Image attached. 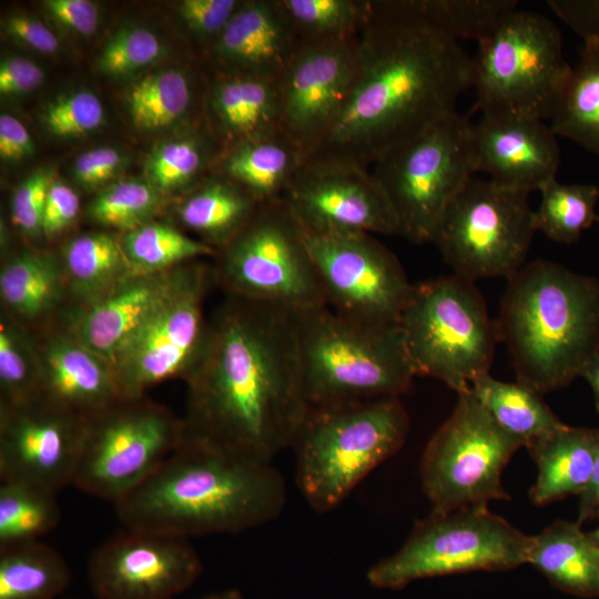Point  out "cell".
I'll list each match as a JSON object with an SVG mask.
<instances>
[{
    "label": "cell",
    "instance_id": "cell-37",
    "mask_svg": "<svg viewBox=\"0 0 599 599\" xmlns=\"http://www.w3.org/2000/svg\"><path fill=\"white\" fill-rule=\"evenodd\" d=\"M302 44L357 35L368 0H277Z\"/></svg>",
    "mask_w": 599,
    "mask_h": 599
},
{
    "label": "cell",
    "instance_id": "cell-23",
    "mask_svg": "<svg viewBox=\"0 0 599 599\" xmlns=\"http://www.w3.org/2000/svg\"><path fill=\"white\" fill-rule=\"evenodd\" d=\"M173 274L133 273L90 301L73 324L72 338L110 367L118 353L166 291Z\"/></svg>",
    "mask_w": 599,
    "mask_h": 599
},
{
    "label": "cell",
    "instance_id": "cell-3",
    "mask_svg": "<svg viewBox=\"0 0 599 599\" xmlns=\"http://www.w3.org/2000/svg\"><path fill=\"white\" fill-rule=\"evenodd\" d=\"M285 504V480L273 464L189 440L114 502L128 529L187 539L263 526L276 519Z\"/></svg>",
    "mask_w": 599,
    "mask_h": 599
},
{
    "label": "cell",
    "instance_id": "cell-19",
    "mask_svg": "<svg viewBox=\"0 0 599 599\" xmlns=\"http://www.w3.org/2000/svg\"><path fill=\"white\" fill-rule=\"evenodd\" d=\"M281 200L307 230L398 235L384 192L358 165L305 160Z\"/></svg>",
    "mask_w": 599,
    "mask_h": 599
},
{
    "label": "cell",
    "instance_id": "cell-44",
    "mask_svg": "<svg viewBox=\"0 0 599 599\" xmlns=\"http://www.w3.org/2000/svg\"><path fill=\"white\" fill-rule=\"evenodd\" d=\"M104 120L100 99L80 90L51 101L42 114L45 129L60 138H77L97 130Z\"/></svg>",
    "mask_w": 599,
    "mask_h": 599
},
{
    "label": "cell",
    "instance_id": "cell-33",
    "mask_svg": "<svg viewBox=\"0 0 599 599\" xmlns=\"http://www.w3.org/2000/svg\"><path fill=\"white\" fill-rule=\"evenodd\" d=\"M540 202L534 211L536 231L562 244L576 242L583 231L599 222L596 205L599 187L595 184H561L549 180L540 190Z\"/></svg>",
    "mask_w": 599,
    "mask_h": 599
},
{
    "label": "cell",
    "instance_id": "cell-36",
    "mask_svg": "<svg viewBox=\"0 0 599 599\" xmlns=\"http://www.w3.org/2000/svg\"><path fill=\"white\" fill-rule=\"evenodd\" d=\"M61 518L57 494L17 483L0 485V549L38 540Z\"/></svg>",
    "mask_w": 599,
    "mask_h": 599
},
{
    "label": "cell",
    "instance_id": "cell-29",
    "mask_svg": "<svg viewBox=\"0 0 599 599\" xmlns=\"http://www.w3.org/2000/svg\"><path fill=\"white\" fill-rule=\"evenodd\" d=\"M260 204L238 185L216 174L184 200L179 215L184 225L204 235L217 252L247 224Z\"/></svg>",
    "mask_w": 599,
    "mask_h": 599
},
{
    "label": "cell",
    "instance_id": "cell-34",
    "mask_svg": "<svg viewBox=\"0 0 599 599\" xmlns=\"http://www.w3.org/2000/svg\"><path fill=\"white\" fill-rule=\"evenodd\" d=\"M68 274L78 292L92 301L134 271L122 245L105 233L81 235L64 252Z\"/></svg>",
    "mask_w": 599,
    "mask_h": 599
},
{
    "label": "cell",
    "instance_id": "cell-50",
    "mask_svg": "<svg viewBox=\"0 0 599 599\" xmlns=\"http://www.w3.org/2000/svg\"><path fill=\"white\" fill-rule=\"evenodd\" d=\"M43 7L61 26L82 35L95 32L99 24L97 6L88 0H47Z\"/></svg>",
    "mask_w": 599,
    "mask_h": 599
},
{
    "label": "cell",
    "instance_id": "cell-9",
    "mask_svg": "<svg viewBox=\"0 0 599 599\" xmlns=\"http://www.w3.org/2000/svg\"><path fill=\"white\" fill-rule=\"evenodd\" d=\"M471 128L456 111L370 165L394 213L398 236L415 244L433 242L447 207L476 173Z\"/></svg>",
    "mask_w": 599,
    "mask_h": 599
},
{
    "label": "cell",
    "instance_id": "cell-46",
    "mask_svg": "<svg viewBox=\"0 0 599 599\" xmlns=\"http://www.w3.org/2000/svg\"><path fill=\"white\" fill-rule=\"evenodd\" d=\"M52 181L49 171L38 170L14 191L12 220L23 232L32 234L41 231L45 200Z\"/></svg>",
    "mask_w": 599,
    "mask_h": 599
},
{
    "label": "cell",
    "instance_id": "cell-20",
    "mask_svg": "<svg viewBox=\"0 0 599 599\" xmlns=\"http://www.w3.org/2000/svg\"><path fill=\"white\" fill-rule=\"evenodd\" d=\"M357 35L302 44L278 80L282 132L306 158L337 119L352 81Z\"/></svg>",
    "mask_w": 599,
    "mask_h": 599
},
{
    "label": "cell",
    "instance_id": "cell-15",
    "mask_svg": "<svg viewBox=\"0 0 599 599\" xmlns=\"http://www.w3.org/2000/svg\"><path fill=\"white\" fill-rule=\"evenodd\" d=\"M206 281L202 265L174 271L160 301L111 365L121 399L141 398L145 389L171 377L189 378L209 331L202 317Z\"/></svg>",
    "mask_w": 599,
    "mask_h": 599
},
{
    "label": "cell",
    "instance_id": "cell-16",
    "mask_svg": "<svg viewBox=\"0 0 599 599\" xmlns=\"http://www.w3.org/2000/svg\"><path fill=\"white\" fill-rule=\"evenodd\" d=\"M301 229L333 312L364 324L398 323L413 284L388 247L365 232Z\"/></svg>",
    "mask_w": 599,
    "mask_h": 599
},
{
    "label": "cell",
    "instance_id": "cell-5",
    "mask_svg": "<svg viewBox=\"0 0 599 599\" xmlns=\"http://www.w3.org/2000/svg\"><path fill=\"white\" fill-rule=\"evenodd\" d=\"M309 406H335L408 390L416 373L402 329L345 318L324 306L293 313Z\"/></svg>",
    "mask_w": 599,
    "mask_h": 599
},
{
    "label": "cell",
    "instance_id": "cell-56",
    "mask_svg": "<svg viewBox=\"0 0 599 599\" xmlns=\"http://www.w3.org/2000/svg\"><path fill=\"white\" fill-rule=\"evenodd\" d=\"M197 599H245V597L238 589L229 588V589L207 593Z\"/></svg>",
    "mask_w": 599,
    "mask_h": 599
},
{
    "label": "cell",
    "instance_id": "cell-57",
    "mask_svg": "<svg viewBox=\"0 0 599 599\" xmlns=\"http://www.w3.org/2000/svg\"><path fill=\"white\" fill-rule=\"evenodd\" d=\"M598 514H599V511H598ZM590 536L596 541V544L599 546V528L596 529L593 532H591Z\"/></svg>",
    "mask_w": 599,
    "mask_h": 599
},
{
    "label": "cell",
    "instance_id": "cell-32",
    "mask_svg": "<svg viewBox=\"0 0 599 599\" xmlns=\"http://www.w3.org/2000/svg\"><path fill=\"white\" fill-rule=\"evenodd\" d=\"M70 582L65 559L39 540L0 549V599H57Z\"/></svg>",
    "mask_w": 599,
    "mask_h": 599
},
{
    "label": "cell",
    "instance_id": "cell-45",
    "mask_svg": "<svg viewBox=\"0 0 599 599\" xmlns=\"http://www.w3.org/2000/svg\"><path fill=\"white\" fill-rule=\"evenodd\" d=\"M242 1L184 0L179 13L190 32L212 47ZM210 47V49H211Z\"/></svg>",
    "mask_w": 599,
    "mask_h": 599
},
{
    "label": "cell",
    "instance_id": "cell-8",
    "mask_svg": "<svg viewBox=\"0 0 599 599\" xmlns=\"http://www.w3.org/2000/svg\"><path fill=\"white\" fill-rule=\"evenodd\" d=\"M398 325L416 376L458 394L489 373L498 337L475 282L451 274L413 284Z\"/></svg>",
    "mask_w": 599,
    "mask_h": 599
},
{
    "label": "cell",
    "instance_id": "cell-30",
    "mask_svg": "<svg viewBox=\"0 0 599 599\" xmlns=\"http://www.w3.org/2000/svg\"><path fill=\"white\" fill-rule=\"evenodd\" d=\"M550 120L557 136L599 154V41L583 40L579 62Z\"/></svg>",
    "mask_w": 599,
    "mask_h": 599
},
{
    "label": "cell",
    "instance_id": "cell-25",
    "mask_svg": "<svg viewBox=\"0 0 599 599\" xmlns=\"http://www.w3.org/2000/svg\"><path fill=\"white\" fill-rule=\"evenodd\" d=\"M206 106L225 150L282 132L278 81L216 74Z\"/></svg>",
    "mask_w": 599,
    "mask_h": 599
},
{
    "label": "cell",
    "instance_id": "cell-22",
    "mask_svg": "<svg viewBox=\"0 0 599 599\" xmlns=\"http://www.w3.org/2000/svg\"><path fill=\"white\" fill-rule=\"evenodd\" d=\"M302 47L277 0L242 1L210 51L220 74L278 81Z\"/></svg>",
    "mask_w": 599,
    "mask_h": 599
},
{
    "label": "cell",
    "instance_id": "cell-52",
    "mask_svg": "<svg viewBox=\"0 0 599 599\" xmlns=\"http://www.w3.org/2000/svg\"><path fill=\"white\" fill-rule=\"evenodd\" d=\"M44 79L43 70L23 57H10L0 64V92L4 95L28 93Z\"/></svg>",
    "mask_w": 599,
    "mask_h": 599
},
{
    "label": "cell",
    "instance_id": "cell-35",
    "mask_svg": "<svg viewBox=\"0 0 599 599\" xmlns=\"http://www.w3.org/2000/svg\"><path fill=\"white\" fill-rule=\"evenodd\" d=\"M193 103L189 75L179 69H165L136 81L128 93L130 115L136 128L163 129L185 116Z\"/></svg>",
    "mask_w": 599,
    "mask_h": 599
},
{
    "label": "cell",
    "instance_id": "cell-43",
    "mask_svg": "<svg viewBox=\"0 0 599 599\" xmlns=\"http://www.w3.org/2000/svg\"><path fill=\"white\" fill-rule=\"evenodd\" d=\"M161 52L160 39L152 31L140 27L124 28L104 44L99 67L106 74L124 75L154 62Z\"/></svg>",
    "mask_w": 599,
    "mask_h": 599
},
{
    "label": "cell",
    "instance_id": "cell-51",
    "mask_svg": "<svg viewBox=\"0 0 599 599\" xmlns=\"http://www.w3.org/2000/svg\"><path fill=\"white\" fill-rule=\"evenodd\" d=\"M4 31L14 40L42 52L54 53L60 44L53 32L39 19L27 14H12L4 21Z\"/></svg>",
    "mask_w": 599,
    "mask_h": 599
},
{
    "label": "cell",
    "instance_id": "cell-47",
    "mask_svg": "<svg viewBox=\"0 0 599 599\" xmlns=\"http://www.w3.org/2000/svg\"><path fill=\"white\" fill-rule=\"evenodd\" d=\"M122 165L121 153L112 148H97L74 161L73 175L85 187H95L115 175Z\"/></svg>",
    "mask_w": 599,
    "mask_h": 599
},
{
    "label": "cell",
    "instance_id": "cell-18",
    "mask_svg": "<svg viewBox=\"0 0 599 599\" xmlns=\"http://www.w3.org/2000/svg\"><path fill=\"white\" fill-rule=\"evenodd\" d=\"M85 416L44 398L2 406L0 480L57 494L73 484Z\"/></svg>",
    "mask_w": 599,
    "mask_h": 599
},
{
    "label": "cell",
    "instance_id": "cell-54",
    "mask_svg": "<svg viewBox=\"0 0 599 599\" xmlns=\"http://www.w3.org/2000/svg\"><path fill=\"white\" fill-rule=\"evenodd\" d=\"M580 496L579 522L595 516L599 510V450L590 481Z\"/></svg>",
    "mask_w": 599,
    "mask_h": 599
},
{
    "label": "cell",
    "instance_id": "cell-27",
    "mask_svg": "<svg viewBox=\"0 0 599 599\" xmlns=\"http://www.w3.org/2000/svg\"><path fill=\"white\" fill-rule=\"evenodd\" d=\"M305 160L306 153L280 132L224 150L215 165L216 173L265 203L282 199Z\"/></svg>",
    "mask_w": 599,
    "mask_h": 599
},
{
    "label": "cell",
    "instance_id": "cell-55",
    "mask_svg": "<svg viewBox=\"0 0 599 599\" xmlns=\"http://www.w3.org/2000/svg\"><path fill=\"white\" fill-rule=\"evenodd\" d=\"M581 376L590 384L599 408V355L587 365Z\"/></svg>",
    "mask_w": 599,
    "mask_h": 599
},
{
    "label": "cell",
    "instance_id": "cell-14",
    "mask_svg": "<svg viewBox=\"0 0 599 599\" xmlns=\"http://www.w3.org/2000/svg\"><path fill=\"white\" fill-rule=\"evenodd\" d=\"M184 424L141 398L119 399L85 416L72 486L115 502L184 441Z\"/></svg>",
    "mask_w": 599,
    "mask_h": 599
},
{
    "label": "cell",
    "instance_id": "cell-7",
    "mask_svg": "<svg viewBox=\"0 0 599 599\" xmlns=\"http://www.w3.org/2000/svg\"><path fill=\"white\" fill-rule=\"evenodd\" d=\"M471 59L476 108L497 119H550L572 71L558 27L517 9L477 42Z\"/></svg>",
    "mask_w": 599,
    "mask_h": 599
},
{
    "label": "cell",
    "instance_id": "cell-11",
    "mask_svg": "<svg viewBox=\"0 0 599 599\" xmlns=\"http://www.w3.org/2000/svg\"><path fill=\"white\" fill-rule=\"evenodd\" d=\"M216 254V274L234 297L292 313L327 306L302 229L283 200L261 203Z\"/></svg>",
    "mask_w": 599,
    "mask_h": 599
},
{
    "label": "cell",
    "instance_id": "cell-58",
    "mask_svg": "<svg viewBox=\"0 0 599 599\" xmlns=\"http://www.w3.org/2000/svg\"><path fill=\"white\" fill-rule=\"evenodd\" d=\"M599 511V510H598ZM598 514V512H597Z\"/></svg>",
    "mask_w": 599,
    "mask_h": 599
},
{
    "label": "cell",
    "instance_id": "cell-48",
    "mask_svg": "<svg viewBox=\"0 0 599 599\" xmlns=\"http://www.w3.org/2000/svg\"><path fill=\"white\" fill-rule=\"evenodd\" d=\"M79 210L77 193L69 185L52 181L45 200L41 231L47 235L61 232L75 220Z\"/></svg>",
    "mask_w": 599,
    "mask_h": 599
},
{
    "label": "cell",
    "instance_id": "cell-24",
    "mask_svg": "<svg viewBox=\"0 0 599 599\" xmlns=\"http://www.w3.org/2000/svg\"><path fill=\"white\" fill-rule=\"evenodd\" d=\"M40 376L44 399L82 416L121 399L111 367L74 338L48 346Z\"/></svg>",
    "mask_w": 599,
    "mask_h": 599
},
{
    "label": "cell",
    "instance_id": "cell-49",
    "mask_svg": "<svg viewBox=\"0 0 599 599\" xmlns=\"http://www.w3.org/2000/svg\"><path fill=\"white\" fill-rule=\"evenodd\" d=\"M547 6L583 40L599 41V0H548Z\"/></svg>",
    "mask_w": 599,
    "mask_h": 599
},
{
    "label": "cell",
    "instance_id": "cell-10",
    "mask_svg": "<svg viewBox=\"0 0 599 599\" xmlns=\"http://www.w3.org/2000/svg\"><path fill=\"white\" fill-rule=\"evenodd\" d=\"M527 536L487 506L433 510L417 520L404 545L366 572L377 589H400L413 581L473 570H505L528 564Z\"/></svg>",
    "mask_w": 599,
    "mask_h": 599
},
{
    "label": "cell",
    "instance_id": "cell-6",
    "mask_svg": "<svg viewBox=\"0 0 599 599\" xmlns=\"http://www.w3.org/2000/svg\"><path fill=\"white\" fill-rule=\"evenodd\" d=\"M408 432L399 397L309 406L291 446L297 488L315 511L335 509L402 448Z\"/></svg>",
    "mask_w": 599,
    "mask_h": 599
},
{
    "label": "cell",
    "instance_id": "cell-12",
    "mask_svg": "<svg viewBox=\"0 0 599 599\" xmlns=\"http://www.w3.org/2000/svg\"><path fill=\"white\" fill-rule=\"evenodd\" d=\"M524 441L500 427L470 388L458 393L449 417L429 439L420 461L433 510L450 511L507 500L502 471Z\"/></svg>",
    "mask_w": 599,
    "mask_h": 599
},
{
    "label": "cell",
    "instance_id": "cell-26",
    "mask_svg": "<svg viewBox=\"0 0 599 599\" xmlns=\"http://www.w3.org/2000/svg\"><path fill=\"white\" fill-rule=\"evenodd\" d=\"M537 468L529 496L546 505L587 488L599 450V432L564 425L527 446Z\"/></svg>",
    "mask_w": 599,
    "mask_h": 599
},
{
    "label": "cell",
    "instance_id": "cell-31",
    "mask_svg": "<svg viewBox=\"0 0 599 599\" xmlns=\"http://www.w3.org/2000/svg\"><path fill=\"white\" fill-rule=\"evenodd\" d=\"M470 390L496 423L525 447L565 425L540 394L519 382L505 383L488 373L475 379Z\"/></svg>",
    "mask_w": 599,
    "mask_h": 599
},
{
    "label": "cell",
    "instance_id": "cell-13",
    "mask_svg": "<svg viewBox=\"0 0 599 599\" xmlns=\"http://www.w3.org/2000/svg\"><path fill=\"white\" fill-rule=\"evenodd\" d=\"M529 193L471 177L444 213L433 242L453 274L508 280L524 265L534 234Z\"/></svg>",
    "mask_w": 599,
    "mask_h": 599
},
{
    "label": "cell",
    "instance_id": "cell-42",
    "mask_svg": "<svg viewBox=\"0 0 599 599\" xmlns=\"http://www.w3.org/2000/svg\"><path fill=\"white\" fill-rule=\"evenodd\" d=\"M0 383L3 406H22L43 398L40 373L28 363L19 335L3 323L0 326Z\"/></svg>",
    "mask_w": 599,
    "mask_h": 599
},
{
    "label": "cell",
    "instance_id": "cell-39",
    "mask_svg": "<svg viewBox=\"0 0 599 599\" xmlns=\"http://www.w3.org/2000/svg\"><path fill=\"white\" fill-rule=\"evenodd\" d=\"M122 247L138 273H156L173 264L216 254L207 243L159 223H146L129 231Z\"/></svg>",
    "mask_w": 599,
    "mask_h": 599
},
{
    "label": "cell",
    "instance_id": "cell-21",
    "mask_svg": "<svg viewBox=\"0 0 599 599\" xmlns=\"http://www.w3.org/2000/svg\"><path fill=\"white\" fill-rule=\"evenodd\" d=\"M557 135L544 120L481 116L473 124L475 172L517 191H539L560 164Z\"/></svg>",
    "mask_w": 599,
    "mask_h": 599
},
{
    "label": "cell",
    "instance_id": "cell-17",
    "mask_svg": "<svg viewBox=\"0 0 599 599\" xmlns=\"http://www.w3.org/2000/svg\"><path fill=\"white\" fill-rule=\"evenodd\" d=\"M202 571L187 538L128 528L99 546L87 568L98 599H174Z\"/></svg>",
    "mask_w": 599,
    "mask_h": 599
},
{
    "label": "cell",
    "instance_id": "cell-2",
    "mask_svg": "<svg viewBox=\"0 0 599 599\" xmlns=\"http://www.w3.org/2000/svg\"><path fill=\"white\" fill-rule=\"evenodd\" d=\"M473 87V59L427 24L412 0H368L343 108L306 160L364 169L456 112Z\"/></svg>",
    "mask_w": 599,
    "mask_h": 599
},
{
    "label": "cell",
    "instance_id": "cell-53",
    "mask_svg": "<svg viewBox=\"0 0 599 599\" xmlns=\"http://www.w3.org/2000/svg\"><path fill=\"white\" fill-rule=\"evenodd\" d=\"M34 144L26 126L14 116L2 113L0 116V156L3 160L19 161L32 155Z\"/></svg>",
    "mask_w": 599,
    "mask_h": 599
},
{
    "label": "cell",
    "instance_id": "cell-1",
    "mask_svg": "<svg viewBox=\"0 0 599 599\" xmlns=\"http://www.w3.org/2000/svg\"><path fill=\"white\" fill-rule=\"evenodd\" d=\"M185 439L254 463L290 448L309 405L294 314L234 297L189 376Z\"/></svg>",
    "mask_w": 599,
    "mask_h": 599
},
{
    "label": "cell",
    "instance_id": "cell-41",
    "mask_svg": "<svg viewBox=\"0 0 599 599\" xmlns=\"http://www.w3.org/2000/svg\"><path fill=\"white\" fill-rule=\"evenodd\" d=\"M209 146L211 144L199 135L159 145L145 165L150 184L165 190L193 182L211 161Z\"/></svg>",
    "mask_w": 599,
    "mask_h": 599
},
{
    "label": "cell",
    "instance_id": "cell-40",
    "mask_svg": "<svg viewBox=\"0 0 599 599\" xmlns=\"http://www.w3.org/2000/svg\"><path fill=\"white\" fill-rule=\"evenodd\" d=\"M159 201L152 184L125 180L101 192L89 206V213L101 224L132 231L146 224Z\"/></svg>",
    "mask_w": 599,
    "mask_h": 599
},
{
    "label": "cell",
    "instance_id": "cell-28",
    "mask_svg": "<svg viewBox=\"0 0 599 599\" xmlns=\"http://www.w3.org/2000/svg\"><path fill=\"white\" fill-rule=\"evenodd\" d=\"M528 564L566 591L599 596V546L579 522L557 520L532 536Z\"/></svg>",
    "mask_w": 599,
    "mask_h": 599
},
{
    "label": "cell",
    "instance_id": "cell-38",
    "mask_svg": "<svg viewBox=\"0 0 599 599\" xmlns=\"http://www.w3.org/2000/svg\"><path fill=\"white\" fill-rule=\"evenodd\" d=\"M60 274L47 255L23 253L0 274L2 300L22 316L34 317L53 306L60 294Z\"/></svg>",
    "mask_w": 599,
    "mask_h": 599
},
{
    "label": "cell",
    "instance_id": "cell-4",
    "mask_svg": "<svg viewBox=\"0 0 599 599\" xmlns=\"http://www.w3.org/2000/svg\"><path fill=\"white\" fill-rule=\"evenodd\" d=\"M495 325L517 382L540 395L561 389L599 355V282L535 260L507 280Z\"/></svg>",
    "mask_w": 599,
    "mask_h": 599
}]
</instances>
